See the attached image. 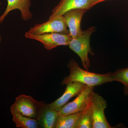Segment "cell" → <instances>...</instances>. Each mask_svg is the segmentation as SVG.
Returning <instances> with one entry per match:
<instances>
[{
  "mask_svg": "<svg viewBox=\"0 0 128 128\" xmlns=\"http://www.w3.org/2000/svg\"><path fill=\"white\" fill-rule=\"evenodd\" d=\"M68 67L70 69V74L62 80V85L76 82L89 86H95L113 81L112 73L98 74L89 72L82 69L73 59L69 61Z\"/></svg>",
  "mask_w": 128,
  "mask_h": 128,
  "instance_id": "cell-1",
  "label": "cell"
},
{
  "mask_svg": "<svg viewBox=\"0 0 128 128\" xmlns=\"http://www.w3.org/2000/svg\"><path fill=\"white\" fill-rule=\"evenodd\" d=\"M95 30L94 26L89 28L87 30L82 31L78 36L72 38L69 44L70 48L80 57L82 66L88 70L90 67L89 54L94 55L90 44L91 35Z\"/></svg>",
  "mask_w": 128,
  "mask_h": 128,
  "instance_id": "cell-2",
  "label": "cell"
},
{
  "mask_svg": "<svg viewBox=\"0 0 128 128\" xmlns=\"http://www.w3.org/2000/svg\"><path fill=\"white\" fill-rule=\"evenodd\" d=\"M45 105L31 96L22 94L16 97L15 102L10 108L21 115L38 121Z\"/></svg>",
  "mask_w": 128,
  "mask_h": 128,
  "instance_id": "cell-3",
  "label": "cell"
},
{
  "mask_svg": "<svg viewBox=\"0 0 128 128\" xmlns=\"http://www.w3.org/2000/svg\"><path fill=\"white\" fill-rule=\"evenodd\" d=\"M106 101L102 96L92 91L90 96V111L93 128H113L108 122L104 114Z\"/></svg>",
  "mask_w": 128,
  "mask_h": 128,
  "instance_id": "cell-4",
  "label": "cell"
},
{
  "mask_svg": "<svg viewBox=\"0 0 128 128\" xmlns=\"http://www.w3.org/2000/svg\"><path fill=\"white\" fill-rule=\"evenodd\" d=\"M25 36L28 38L39 41L48 50H51L60 46H68L72 38L70 34L50 33L35 35L28 32L25 33Z\"/></svg>",
  "mask_w": 128,
  "mask_h": 128,
  "instance_id": "cell-5",
  "label": "cell"
},
{
  "mask_svg": "<svg viewBox=\"0 0 128 128\" xmlns=\"http://www.w3.org/2000/svg\"><path fill=\"white\" fill-rule=\"evenodd\" d=\"M64 16L56 17L44 23L36 24L30 28L28 32L31 34L38 35L50 33H60L70 34Z\"/></svg>",
  "mask_w": 128,
  "mask_h": 128,
  "instance_id": "cell-6",
  "label": "cell"
},
{
  "mask_svg": "<svg viewBox=\"0 0 128 128\" xmlns=\"http://www.w3.org/2000/svg\"><path fill=\"white\" fill-rule=\"evenodd\" d=\"M94 86H86L72 102L64 105L58 111L59 115H67L82 112L88 102Z\"/></svg>",
  "mask_w": 128,
  "mask_h": 128,
  "instance_id": "cell-7",
  "label": "cell"
},
{
  "mask_svg": "<svg viewBox=\"0 0 128 128\" xmlns=\"http://www.w3.org/2000/svg\"><path fill=\"white\" fill-rule=\"evenodd\" d=\"M66 85V89L63 95L54 102L48 104V106L53 110L57 112L59 111L70 98L77 96L87 86L76 82H68Z\"/></svg>",
  "mask_w": 128,
  "mask_h": 128,
  "instance_id": "cell-8",
  "label": "cell"
},
{
  "mask_svg": "<svg viewBox=\"0 0 128 128\" xmlns=\"http://www.w3.org/2000/svg\"><path fill=\"white\" fill-rule=\"evenodd\" d=\"M90 8V0H60L53 9L48 19L63 16L66 12L72 9H84L88 10Z\"/></svg>",
  "mask_w": 128,
  "mask_h": 128,
  "instance_id": "cell-9",
  "label": "cell"
},
{
  "mask_svg": "<svg viewBox=\"0 0 128 128\" xmlns=\"http://www.w3.org/2000/svg\"><path fill=\"white\" fill-rule=\"evenodd\" d=\"M87 11L84 9H72L63 15L72 38L78 36L82 32L80 28L81 22L83 15Z\"/></svg>",
  "mask_w": 128,
  "mask_h": 128,
  "instance_id": "cell-10",
  "label": "cell"
},
{
  "mask_svg": "<svg viewBox=\"0 0 128 128\" xmlns=\"http://www.w3.org/2000/svg\"><path fill=\"white\" fill-rule=\"evenodd\" d=\"M7 5L4 13L0 16V24L2 23L10 12L18 10L20 12L21 18L27 21L32 19V14L30 10L31 0H7Z\"/></svg>",
  "mask_w": 128,
  "mask_h": 128,
  "instance_id": "cell-11",
  "label": "cell"
},
{
  "mask_svg": "<svg viewBox=\"0 0 128 128\" xmlns=\"http://www.w3.org/2000/svg\"><path fill=\"white\" fill-rule=\"evenodd\" d=\"M58 112L53 110L46 104L41 116L38 120L40 128H54Z\"/></svg>",
  "mask_w": 128,
  "mask_h": 128,
  "instance_id": "cell-12",
  "label": "cell"
},
{
  "mask_svg": "<svg viewBox=\"0 0 128 128\" xmlns=\"http://www.w3.org/2000/svg\"><path fill=\"white\" fill-rule=\"evenodd\" d=\"M12 120L17 128H38V122L36 120L21 115L10 108Z\"/></svg>",
  "mask_w": 128,
  "mask_h": 128,
  "instance_id": "cell-13",
  "label": "cell"
},
{
  "mask_svg": "<svg viewBox=\"0 0 128 128\" xmlns=\"http://www.w3.org/2000/svg\"><path fill=\"white\" fill-rule=\"evenodd\" d=\"M82 112L67 115H58L54 128H75Z\"/></svg>",
  "mask_w": 128,
  "mask_h": 128,
  "instance_id": "cell-14",
  "label": "cell"
},
{
  "mask_svg": "<svg viewBox=\"0 0 128 128\" xmlns=\"http://www.w3.org/2000/svg\"><path fill=\"white\" fill-rule=\"evenodd\" d=\"M92 120L90 111V97L78 119L75 128H92Z\"/></svg>",
  "mask_w": 128,
  "mask_h": 128,
  "instance_id": "cell-15",
  "label": "cell"
},
{
  "mask_svg": "<svg viewBox=\"0 0 128 128\" xmlns=\"http://www.w3.org/2000/svg\"><path fill=\"white\" fill-rule=\"evenodd\" d=\"M113 81L118 82L124 85V93L128 96V68L120 69L112 73Z\"/></svg>",
  "mask_w": 128,
  "mask_h": 128,
  "instance_id": "cell-16",
  "label": "cell"
},
{
  "mask_svg": "<svg viewBox=\"0 0 128 128\" xmlns=\"http://www.w3.org/2000/svg\"><path fill=\"white\" fill-rule=\"evenodd\" d=\"M105 0H90V7L91 8L95 5Z\"/></svg>",
  "mask_w": 128,
  "mask_h": 128,
  "instance_id": "cell-17",
  "label": "cell"
},
{
  "mask_svg": "<svg viewBox=\"0 0 128 128\" xmlns=\"http://www.w3.org/2000/svg\"><path fill=\"white\" fill-rule=\"evenodd\" d=\"M2 40V38L1 36L0 35V42Z\"/></svg>",
  "mask_w": 128,
  "mask_h": 128,
  "instance_id": "cell-18",
  "label": "cell"
},
{
  "mask_svg": "<svg viewBox=\"0 0 128 128\" xmlns=\"http://www.w3.org/2000/svg\"><path fill=\"white\" fill-rule=\"evenodd\" d=\"M0 4H1V3H0Z\"/></svg>",
  "mask_w": 128,
  "mask_h": 128,
  "instance_id": "cell-19",
  "label": "cell"
}]
</instances>
